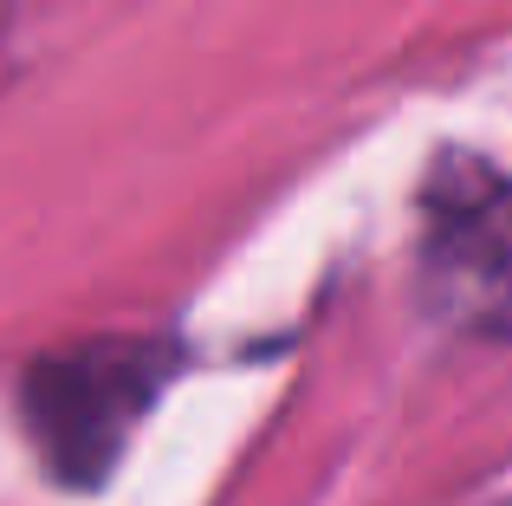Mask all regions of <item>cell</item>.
<instances>
[{
  "label": "cell",
  "instance_id": "cell-1",
  "mask_svg": "<svg viewBox=\"0 0 512 506\" xmlns=\"http://www.w3.org/2000/svg\"><path fill=\"white\" fill-rule=\"evenodd\" d=\"M415 273L435 318L512 344V176L480 156H441L422 189Z\"/></svg>",
  "mask_w": 512,
  "mask_h": 506
},
{
  "label": "cell",
  "instance_id": "cell-2",
  "mask_svg": "<svg viewBox=\"0 0 512 506\" xmlns=\"http://www.w3.org/2000/svg\"><path fill=\"white\" fill-rule=\"evenodd\" d=\"M169 357L150 344H91V351L52 357L26 377V416L46 442L65 481H98L117 461L130 422L150 409Z\"/></svg>",
  "mask_w": 512,
  "mask_h": 506
}]
</instances>
